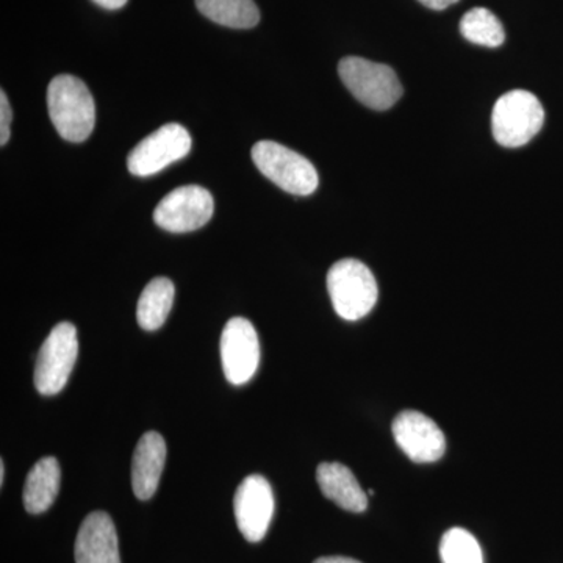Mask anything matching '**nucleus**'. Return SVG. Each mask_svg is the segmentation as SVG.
Returning a JSON list of instances; mask_svg holds the SVG:
<instances>
[{
	"label": "nucleus",
	"instance_id": "15",
	"mask_svg": "<svg viewBox=\"0 0 563 563\" xmlns=\"http://www.w3.org/2000/svg\"><path fill=\"white\" fill-rule=\"evenodd\" d=\"M60 465L55 457H43L35 463L22 493L25 510L29 514H44L49 509L60 488Z\"/></svg>",
	"mask_w": 563,
	"mask_h": 563
},
{
	"label": "nucleus",
	"instance_id": "19",
	"mask_svg": "<svg viewBox=\"0 0 563 563\" xmlns=\"http://www.w3.org/2000/svg\"><path fill=\"white\" fill-rule=\"evenodd\" d=\"M443 563H484L483 550L472 532L462 528L450 529L440 542Z\"/></svg>",
	"mask_w": 563,
	"mask_h": 563
},
{
	"label": "nucleus",
	"instance_id": "17",
	"mask_svg": "<svg viewBox=\"0 0 563 563\" xmlns=\"http://www.w3.org/2000/svg\"><path fill=\"white\" fill-rule=\"evenodd\" d=\"M203 16L231 29H252L261 21L254 0H196Z\"/></svg>",
	"mask_w": 563,
	"mask_h": 563
},
{
	"label": "nucleus",
	"instance_id": "11",
	"mask_svg": "<svg viewBox=\"0 0 563 563\" xmlns=\"http://www.w3.org/2000/svg\"><path fill=\"white\" fill-rule=\"evenodd\" d=\"M393 435L407 457L417 463L440 461L446 439L437 422L417 410H404L393 421Z\"/></svg>",
	"mask_w": 563,
	"mask_h": 563
},
{
	"label": "nucleus",
	"instance_id": "2",
	"mask_svg": "<svg viewBox=\"0 0 563 563\" xmlns=\"http://www.w3.org/2000/svg\"><path fill=\"white\" fill-rule=\"evenodd\" d=\"M328 290L336 314L346 321H357L376 306L377 282L368 266L354 258L333 263L328 274Z\"/></svg>",
	"mask_w": 563,
	"mask_h": 563
},
{
	"label": "nucleus",
	"instance_id": "24",
	"mask_svg": "<svg viewBox=\"0 0 563 563\" xmlns=\"http://www.w3.org/2000/svg\"><path fill=\"white\" fill-rule=\"evenodd\" d=\"M3 481H5V462L0 461V484L3 485Z\"/></svg>",
	"mask_w": 563,
	"mask_h": 563
},
{
	"label": "nucleus",
	"instance_id": "5",
	"mask_svg": "<svg viewBox=\"0 0 563 563\" xmlns=\"http://www.w3.org/2000/svg\"><path fill=\"white\" fill-rule=\"evenodd\" d=\"M252 161L282 190L296 196H309L318 188L317 168L298 152L274 141H261L252 147Z\"/></svg>",
	"mask_w": 563,
	"mask_h": 563
},
{
	"label": "nucleus",
	"instance_id": "4",
	"mask_svg": "<svg viewBox=\"0 0 563 563\" xmlns=\"http://www.w3.org/2000/svg\"><path fill=\"white\" fill-rule=\"evenodd\" d=\"M543 122V106L532 92L509 91L493 109V136L503 147H521L542 131Z\"/></svg>",
	"mask_w": 563,
	"mask_h": 563
},
{
	"label": "nucleus",
	"instance_id": "16",
	"mask_svg": "<svg viewBox=\"0 0 563 563\" xmlns=\"http://www.w3.org/2000/svg\"><path fill=\"white\" fill-rule=\"evenodd\" d=\"M174 284L168 277H155L144 287L136 307V320L144 331H157L173 309Z\"/></svg>",
	"mask_w": 563,
	"mask_h": 563
},
{
	"label": "nucleus",
	"instance_id": "9",
	"mask_svg": "<svg viewBox=\"0 0 563 563\" xmlns=\"http://www.w3.org/2000/svg\"><path fill=\"white\" fill-rule=\"evenodd\" d=\"M221 362L225 379L232 385L250 383L261 362L257 331L246 318L228 321L221 335Z\"/></svg>",
	"mask_w": 563,
	"mask_h": 563
},
{
	"label": "nucleus",
	"instance_id": "8",
	"mask_svg": "<svg viewBox=\"0 0 563 563\" xmlns=\"http://www.w3.org/2000/svg\"><path fill=\"white\" fill-rule=\"evenodd\" d=\"M213 196L199 185L176 188L155 207L154 220L165 231L187 233L198 231L213 217Z\"/></svg>",
	"mask_w": 563,
	"mask_h": 563
},
{
	"label": "nucleus",
	"instance_id": "10",
	"mask_svg": "<svg viewBox=\"0 0 563 563\" xmlns=\"http://www.w3.org/2000/svg\"><path fill=\"white\" fill-rule=\"evenodd\" d=\"M233 510L244 539L251 543L262 542L273 520L272 485L261 474H251L236 488Z\"/></svg>",
	"mask_w": 563,
	"mask_h": 563
},
{
	"label": "nucleus",
	"instance_id": "7",
	"mask_svg": "<svg viewBox=\"0 0 563 563\" xmlns=\"http://www.w3.org/2000/svg\"><path fill=\"white\" fill-rule=\"evenodd\" d=\"M191 144V135L184 125L177 122L162 125L133 147L128 158L129 172L139 177L154 176L187 157Z\"/></svg>",
	"mask_w": 563,
	"mask_h": 563
},
{
	"label": "nucleus",
	"instance_id": "1",
	"mask_svg": "<svg viewBox=\"0 0 563 563\" xmlns=\"http://www.w3.org/2000/svg\"><path fill=\"white\" fill-rule=\"evenodd\" d=\"M47 109L55 131L70 143H81L95 131V99L87 85L77 77L62 74L51 81Z\"/></svg>",
	"mask_w": 563,
	"mask_h": 563
},
{
	"label": "nucleus",
	"instance_id": "3",
	"mask_svg": "<svg viewBox=\"0 0 563 563\" xmlns=\"http://www.w3.org/2000/svg\"><path fill=\"white\" fill-rule=\"evenodd\" d=\"M339 74L357 101L373 110H388L401 99L402 85L390 66L361 57L340 62Z\"/></svg>",
	"mask_w": 563,
	"mask_h": 563
},
{
	"label": "nucleus",
	"instance_id": "23",
	"mask_svg": "<svg viewBox=\"0 0 563 563\" xmlns=\"http://www.w3.org/2000/svg\"><path fill=\"white\" fill-rule=\"evenodd\" d=\"M313 563H362L355 559L343 558V555H329V558L317 559Z\"/></svg>",
	"mask_w": 563,
	"mask_h": 563
},
{
	"label": "nucleus",
	"instance_id": "21",
	"mask_svg": "<svg viewBox=\"0 0 563 563\" xmlns=\"http://www.w3.org/2000/svg\"><path fill=\"white\" fill-rule=\"evenodd\" d=\"M422 5L428 7L431 10H444L448 7L454 5L459 0H420Z\"/></svg>",
	"mask_w": 563,
	"mask_h": 563
},
{
	"label": "nucleus",
	"instance_id": "13",
	"mask_svg": "<svg viewBox=\"0 0 563 563\" xmlns=\"http://www.w3.org/2000/svg\"><path fill=\"white\" fill-rule=\"evenodd\" d=\"M165 461V439L158 432L144 433L132 459V488L141 501H147L157 492Z\"/></svg>",
	"mask_w": 563,
	"mask_h": 563
},
{
	"label": "nucleus",
	"instance_id": "6",
	"mask_svg": "<svg viewBox=\"0 0 563 563\" xmlns=\"http://www.w3.org/2000/svg\"><path fill=\"white\" fill-rule=\"evenodd\" d=\"M79 355V339L76 325L60 322L52 329L41 346L35 365L36 390L44 396L60 393L68 384L70 373Z\"/></svg>",
	"mask_w": 563,
	"mask_h": 563
},
{
	"label": "nucleus",
	"instance_id": "18",
	"mask_svg": "<svg viewBox=\"0 0 563 563\" xmlns=\"http://www.w3.org/2000/svg\"><path fill=\"white\" fill-rule=\"evenodd\" d=\"M461 32L470 43L485 47H499L506 40L501 21L490 10H470L461 21Z\"/></svg>",
	"mask_w": 563,
	"mask_h": 563
},
{
	"label": "nucleus",
	"instance_id": "12",
	"mask_svg": "<svg viewBox=\"0 0 563 563\" xmlns=\"http://www.w3.org/2000/svg\"><path fill=\"white\" fill-rule=\"evenodd\" d=\"M76 563H121L117 528L109 514L92 512L77 533Z\"/></svg>",
	"mask_w": 563,
	"mask_h": 563
},
{
	"label": "nucleus",
	"instance_id": "14",
	"mask_svg": "<svg viewBox=\"0 0 563 563\" xmlns=\"http://www.w3.org/2000/svg\"><path fill=\"white\" fill-rule=\"evenodd\" d=\"M317 481L322 495L347 512L362 514L368 507V496L362 490L354 473L342 463H320Z\"/></svg>",
	"mask_w": 563,
	"mask_h": 563
},
{
	"label": "nucleus",
	"instance_id": "20",
	"mask_svg": "<svg viewBox=\"0 0 563 563\" xmlns=\"http://www.w3.org/2000/svg\"><path fill=\"white\" fill-rule=\"evenodd\" d=\"M11 107L5 91L0 92V144L5 146L10 139Z\"/></svg>",
	"mask_w": 563,
	"mask_h": 563
},
{
	"label": "nucleus",
	"instance_id": "22",
	"mask_svg": "<svg viewBox=\"0 0 563 563\" xmlns=\"http://www.w3.org/2000/svg\"><path fill=\"white\" fill-rule=\"evenodd\" d=\"M92 2L98 3L102 9L120 10L129 2V0H92Z\"/></svg>",
	"mask_w": 563,
	"mask_h": 563
}]
</instances>
